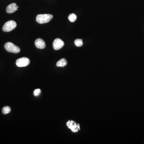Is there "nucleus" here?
<instances>
[{"instance_id":"ddd939ff","label":"nucleus","mask_w":144,"mask_h":144,"mask_svg":"<svg viewBox=\"0 0 144 144\" xmlns=\"http://www.w3.org/2000/svg\"><path fill=\"white\" fill-rule=\"evenodd\" d=\"M41 90L40 89H36L34 91V95L36 96H37L39 95L41 93Z\"/></svg>"},{"instance_id":"0eeeda50","label":"nucleus","mask_w":144,"mask_h":144,"mask_svg":"<svg viewBox=\"0 0 144 144\" xmlns=\"http://www.w3.org/2000/svg\"><path fill=\"white\" fill-rule=\"evenodd\" d=\"M19 7H18L17 4L15 3L11 4L7 7V9H6L7 12L8 13H14L18 10Z\"/></svg>"},{"instance_id":"f257e3e1","label":"nucleus","mask_w":144,"mask_h":144,"mask_svg":"<svg viewBox=\"0 0 144 144\" xmlns=\"http://www.w3.org/2000/svg\"><path fill=\"white\" fill-rule=\"evenodd\" d=\"M53 18V16L51 14H39L36 17L37 22L39 24L46 23L49 22Z\"/></svg>"},{"instance_id":"1a4fd4ad","label":"nucleus","mask_w":144,"mask_h":144,"mask_svg":"<svg viewBox=\"0 0 144 144\" xmlns=\"http://www.w3.org/2000/svg\"><path fill=\"white\" fill-rule=\"evenodd\" d=\"M67 61L65 59H62L59 60L57 63V66L58 67H64L67 65Z\"/></svg>"},{"instance_id":"423d86ee","label":"nucleus","mask_w":144,"mask_h":144,"mask_svg":"<svg viewBox=\"0 0 144 144\" xmlns=\"http://www.w3.org/2000/svg\"><path fill=\"white\" fill-rule=\"evenodd\" d=\"M64 42L63 41L59 38L56 39L53 41V47L54 50H59L64 46Z\"/></svg>"},{"instance_id":"9d476101","label":"nucleus","mask_w":144,"mask_h":144,"mask_svg":"<svg viewBox=\"0 0 144 144\" xmlns=\"http://www.w3.org/2000/svg\"><path fill=\"white\" fill-rule=\"evenodd\" d=\"M77 15L74 13L71 14L69 15L68 17V19L70 22H74L77 19Z\"/></svg>"},{"instance_id":"7ed1b4c3","label":"nucleus","mask_w":144,"mask_h":144,"mask_svg":"<svg viewBox=\"0 0 144 144\" xmlns=\"http://www.w3.org/2000/svg\"><path fill=\"white\" fill-rule=\"evenodd\" d=\"M17 23L14 21H9L6 22L2 27V30L4 32H9L14 30L17 27Z\"/></svg>"},{"instance_id":"f8f14e48","label":"nucleus","mask_w":144,"mask_h":144,"mask_svg":"<svg viewBox=\"0 0 144 144\" xmlns=\"http://www.w3.org/2000/svg\"><path fill=\"white\" fill-rule=\"evenodd\" d=\"M74 44L77 47H81L83 45V41L81 39H76L74 41Z\"/></svg>"},{"instance_id":"f03ea898","label":"nucleus","mask_w":144,"mask_h":144,"mask_svg":"<svg viewBox=\"0 0 144 144\" xmlns=\"http://www.w3.org/2000/svg\"><path fill=\"white\" fill-rule=\"evenodd\" d=\"M5 48L8 52L12 53H18L21 51L19 47H17L11 42H7L6 43Z\"/></svg>"},{"instance_id":"6e6552de","label":"nucleus","mask_w":144,"mask_h":144,"mask_svg":"<svg viewBox=\"0 0 144 144\" xmlns=\"http://www.w3.org/2000/svg\"><path fill=\"white\" fill-rule=\"evenodd\" d=\"M35 44L37 48L39 49H44L46 47L45 42L42 39H38L35 41Z\"/></svg>"},{"instance_id":"20e7f679","label":"nucleus","mask_w":144,"mask_h":144,"mask_svg":"<svg viewBox=\"0 0 144 144\" xmlns=\"http://www.w3.org/2000/svg\"><path fill=\"white\" fill-rule=\"evenodd\" d=\"M67 126L70 129L73 133H76L80 130V125L79 123L77 124L75 122L73 121H68L67 123Z\"/></svg>"},{"instance_id":"9b49d317","label":"nucleus","mask_w":144,"mask_h":144,"mask_svg":"<svg viewBox=\"0 0 144 144\" xmlns=\"http://www.w3.org/2000/svg\"><path fill=\"white\" fill-rule=\"evenodd\" d=\"M11 108L9 106H6L4 107L2 109V113L4 114H7L11 112Z\"/></svg>"},{"instance_id":"39448f33","label":"nucleus","mask_w":144,"mask_h":144,"mask_svg":"<svg viewBox=\"0 0 144 144\" xmlns=\"http://www.w3.org/2000/svg\"><path fill=\"white\" fill-rule=\"evenodd\" d=\"M30 63L29 59L27 57H22L19 59L16 62V64L18 67H25L29 65Z\"/></svg>"}]
</instances>
